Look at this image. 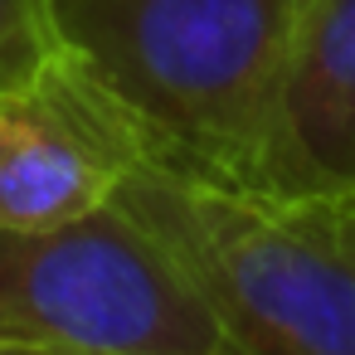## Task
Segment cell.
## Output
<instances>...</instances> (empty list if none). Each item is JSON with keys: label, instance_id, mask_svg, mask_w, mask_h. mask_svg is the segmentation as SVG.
<instances>
[{"label": "cell", "instance_id": "cell-1", "mask_svg": "<svg viewBox=\"0 0 355 355\" xmlns=\"http://www.w3.org/2000/svg\"><path fill=\"white\" fill-rule=\"evenodd\" d=\"M302 0H49L59 59L141 161L248 185Z\"/></svg>", "mask_w": 355, "mask_h": 355}, {"label": "cell", "instance_id": "cell-2", "mask_svg": "<svg viewBox=\"0 0 355 355\" xmlns=\"http://www.w3.org/2000/svg\"><path fill=\"white\" fill-rule=\"evenodd\" d=\"M112 200L180 263L234 355H355V253L321 205L156 161Z\"/></svg>", "mask_w": 355, "mask_h": 355}, {"label": "cell", "instance_id": "cell-3", "mask_svg": "<svg viewBox=\"0 0 355 355\" xmlns=\"http://www.w3.org/2000/svg\"><path fill=\"white\" fill-rule=\"evenodd\" d=\"M0 345L234 355L209 302L117 200L54 229H0Z\"/></svg>", "mask_w": 355, "mask_h": 355}, {"label": "cell", "instance_id": "cell-4", "mask_svg": "<svg viewBox=\"0 0 355 355\" xmlns=\"http://www.w3.org/2000/svg\"><path fill=\"white\" fill-rule=\"evenodd\" d=\"M141 161L132 132L54 59L0 88V229H54L103 209Z\"/></svg>", "mask_w": 355, "mask_h": 355}, {"label": "cell", "instance_id": "cell-5", "mask_svg": "<svg viewBox=\"0 0 355 355\" xmlns=\"http://www.w3.org/2000/svg\"><path fill=\"white\" fill-rule=\"evenodd\" d=\"M248 190L292 205H355V0L297 6Z\"/></svg>", "mask_w": 355, "mask_h": 355}, {"label": "cell", "instance_id": "cell-6", "mask_svg": "<svg viewBox=\"0 0 355 355\" xmlns=\"http://www.w3.org/2000/svg\"><path fill=\"white\" fill-rule=\"evenodd\" d=\"M59 59L49 0H0V88L30 83Z\"/></svg>", "mask_w": 355, "mask_h": 355}, {"label": "cell", "instance_id": "cell-7", "mask_svg": "<svg viewBox=\"0 0 355 355\" xmlns=\"http://www.w3.org/2000/svg\"><path fill=\"white\" fill-rule=\"evenodd\" d=\"M326 209V219L336 224V234L345 239V248L355 253V209H345V205H321Z\"/></svg>", "mask_w": 355, "mask_h": 355}, {"label": "cell", "instance_id": "cell-8", "mask_svg": "<svg viewBox=\"0 0 355 355\" xmlns=\"http://www.w3.org/2000/svg\"><path fill=\"white\" fill-rule=\"evenodd\" d=\"M6 355H73V350H40V345H6Z\"/></svg>", "mask_w": 355, "mask_h": 355}, {"label": "cell", "instance_id": "cell-9", "mask_svg": "<svg viewBox=\"0 0 355 355\" xmlns=\"http://www.w3.org/2000/svg\"><path fill=\"white\" fill-rule=\"evenodd\" d=\"M0 355H6V345H0Z\"/></svg>", "mask_w": 355, "mask_h": 355}, {"label": "cell", "instance_id": "cell-10", "mask_svg": "<svg viewBox=\"0 0 355 355\" xmlns=\"http://www.w3.org/2000/svg\"><path fill=\"white\" fill-rule=\"evenodd\" d=\"M345 209H355V205H345Z\"/></svg>", "mask_w": 355, "mask_h": 355}]
</instances>
